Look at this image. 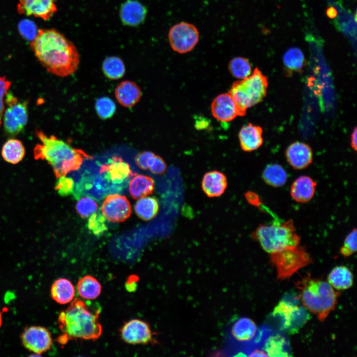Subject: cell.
<instances>
[{
    "label": "cell",
    "mask_w": 357,
    "mask_h": 357,
    "mask_svg": "<svg viewBox=\"0 0 357 357\" xmlns=\"http://www.w3.org/2000/svg\"><path fill=\"white\" fill-rule=\"evenodd\" d=\"M262 128L258 125L248 123L243 126L238 132V139L241 149L251 152L259 148L262 144Z\"/></svg>",
    "instance_id": "cell-20"
},
{
    "label": "cell",
    "mask_w": 357,
    "mask_h": 357,
    "mask_svg": "<svg viewBox=\"0 0 357 357\" xmlns=\"http://www.w3.org/2000/svg\"><path fill=\"white\" fill-rule=\"evenodd\" d=\"M283 61L285 67L290 71L301 70L305 63V60L301 50L297 47L289 48L284 53Z\"/></svg>",
    "instance_id": "cell-33"
},
{
    "label": "cell",
    "mask_w": 357,
    "mask_h": 357,
    "mask_svg": "<svg viewBox=\"0 0 357 357\" xmlns=\"http://www.w3.org/2000/svg\"><path fill=\"white\" fill-rule=\"evenodd\" d=\"M57 0H18L16 10L20 15L50 19L58 11Z\"/></svg>",
    "instance_id": "cell-14"
},
{
    "label": "cell",
    "mask_w": 357,
    "mask_h": 357,
    "mask_svg": "<svg viewBox=\"0 0 357 357\" xmlns=\"http://www.w3.org/2000/svg\"><path fill=\"white\" fill-rule=\"evenodd\" d=\"M87 227L96 236L102 235L107 230L105 217L99 211L94 212L88 219Z\"/></svg>",
    "instance_id": "cell-36"
},
{
    "label": "cell",
    "mask_w": 357,
    "mask_h": 357,
    "mask_svg": "<svg viewBox=\"0 0 357 357\" xmlns=\"http://www.w3.org/2000/svg\"><path fill=\"white\" fill-rule=\"evenodd\" d=\"M270 260L276 268L277 279L282 280L312 262L305 247L299 244L270 254Z\"/></svg>",
    "instance_id": "cell-7"
},
{
    "label": "cell",
    "mask_w": 357,
    "mask_h": 357,
    "mask_svg": "<svg viewBox=\"0 0 357 357\" xmlns=\"http://www.w3.org/2000/svg\"><path fill=\"white\" fill-rule=\"evenodd\" d=\"M1 154L3 160L6 162L17 164L24 158L25 149L20 140L11 138L4 143Z\"/></svg>",
    "instance_id": "cell-28"
},
{
    "label": "cell",
    "mask_w": 357,
    "mask_h": 357,
    "mask_svg": "<svg viewBox=\"0 0 357 357\" xmlns=\"http://www.w3.org/2000/svg\"><path fill=\"white\" fill-rule=\"evenodd\" d=\"M296 230L294 221L290 219L283 223L260 224L251 237L265 251L271 254L299 244L300 237Z\"/></svg>",
    "instance_id": "cell-5"
},
{
    "label": "cell",
    "mask_w": 357,
    "mask_h": 357,
    "mask_svg": "<svg viewBox=\"0 0 357 357\" xmlns=\"http://www.w3.org/2000/svg\"><path fill=\"white\" fill-rule=\"evenodd\" d=\"M272 315L280 320L282 330L290 334L298 333L310 318V314L303 306L284 298L275 307Z\"/></svg>",
    "instance_id": "cell-8"
},
{
    "label": "cell",
    "mask_w": 357,
    "mask_h": 357,
    "mask_svg": "<svg viewBox=\"0 0 357 357\" xmlns=\"http://www.w3.org/2000/svg\"><path fill=\"white\" fill-rule=\"evenodd\" d=\"M21 340L26 349L37 354L49 350L53 343L49 330L38 326H32L25 329L21 335Z\"/></svg>",
    "instance_id": "cell-12"
},
{
    "label": "cell",
    "mask_w": 357,
    "mask_h": 357,
    "mask_svg": "<svg viewBox=\"0 0 357 357\" xmlns=\"http://www.w3.org/2000/svg\"><path fill=\"white\" fill-rule=\"evenodd\" d=\"M297 286L303 306L320 321H323L335 309L341 294L327 282L309 277L298 282Z\"/></svg>",
    "instance_id": "cell-4"
},
{
    "label": "cell",
    "mask_w": 357,
    "mask_h": 357,
    "mask_svg": "<svg viewBox=\"0 0 357 357\" xmlns=\"http://www.w3.org/2000/svg\"><path fill=\"white\" fill-rule=\"evenodd\" d=\"M171 48L179 54L191 51L197 44L199 33L197 27L187 22H180L172 26L168 32Z\"/></svg>",
    "instance_id": "cell-10"
},
{
    "label": "cell",
    "mask_w": 357,
    "mask_h": 357,
    "mask_svg": "<svg viewBox=\"0 0 357 357\" xmlns=\"http://www.w3.org/2000/svg\"><path fill=\"white\" fill-rule=\"evenodd\" d=\"M95 109L98 116L102 119L111 118L116 110L114 102L108 97L98 98L95 103Z\"/></svg>",
    "instance_id": "cell-35"
},
{
    "label": "cell",
    "mask_w": 357,
    "mask_h": 357,
    "mask_svg": "<svg viewBox=\"0 0 357 357\" xmlns=\"http://www.w3.org/2000/svg\"><path fill=\"white\" fill-rule=\"evenodd\" d=\"M77 289L80 297L87 300H93L99 296L101 292V286L94 277L86 275L78 282Z\"/></svg>",
    "instance_id": "cell-30"
},
{
    "label": "cell",
    "mask_w": 357,
    "mask_h": 357,
    "mask_svg": "<svg viewBox=\"0 0 357 357\" xmlns=\"http://www.w3.org/2000/svg\"><path fill=\"white\" fill-rule=\"evenodd\" d=\"M211 111L213 116L222 122L232 121L239 116L236 104L229 93L216 96L211 103Z\"/></svg>",
    "instance_id": "cell-16"
},
{
    "label": "cell",
    "mask_w": 357,
    "mask_h": 357,
    "mask_svg": "<svg viewBox=\"0 0 357 357\" xmlns=\"http://www.w3.org/2000/svg\"><path fill=\"white\" fill-rule=\"evenodd\" d=\"M166 168L167 165L164 159L155 155L149 167L150 171L155 175H161L165 172Z\"/></svg>",
    "instance_id": "cell-42"
},
{
    "label": "cell",
    "mask_w": 357,
    "mask_h": 357,
    "mask_svg": "<svg viewBox=\"0 0 357 357\" xmlns=\"http://www.w3.org/2000/svg\"><path fill=\"white\" fill-rule=\"evenodd\" d=\"M244 196L246 200L250 204L259 207L262 205L261 202L257 194L252 191H247L244 194Z\"/></svg>",
    "instance_id": "cell-43"
},
{
    "label": "cell",
    "mask_w": 357,
    "mask_h": 357,
    "mask_svg": "<svg viewBox=\"0 0 357 357\" xmlns=\"http://www.w3.org/2000/svg\"><path fill=\"white\" fill-rule=\"evenodd\" d=\"M99 173L100 174H105L104 177L106 180L111 181L117 186L136 176V173L132 171L129 164L116 155L112 157L108 164L101 166Z\"/></svg>",
    "instance_id": "cell-15"
},
{
    "label": "cell",
    "mask_w": 357,
    "mask_h": 357,
    "mask_svg": "<svg viewBox=\"0 0 357 357\" xmlns=\"http://www.w3.org/2000/svg\"><path fill=\"white\" fill-rule=\"evenodd\" d=\"M115 94L118 102L124 107L129 108L135 105L140 99L141 91L134 82L125 80L116 87Z\"/></svg>",
    "instance_id": "cell-22"
},
{
    "label": "cell",
    "mask_w": 357,
    "mask_h": 357,
    "mask_svg": "<svg viewBox=\"0 0 357 357\" xmlns=\"http://www.w3.org/2000/svg\"><path fill=\"white\" fill-rule=\"evenodd\" d=\"M155 156V154L151 151H143L136 156L135 162L140 169L147 170L149 169Z\"/></svg>",
    "instance_id": "cell-40"
},
{
    "label": "cell",
    "mask_w": 357,
    "mask_h": 357,
    "mask_svg": "<svg viewBox=\"0 0 357 357\" xmlns=\"http://www.w3.org/2000/svg\"><path fill=\"white\" fill-rule=\"evenodd\" d=\"M286 157L292 168L296 170H302L312 163L313 153L308 144L297 141L290 144L287 148Z\"/></svg>",
    "instance_id": "cell-17"
},
{
    "label": "cell",
    "mask_w": 357,
    "mask_h": 357,
    "mask_svg": "<svg viewBox=\"0 0 357 357\" xmlns=\"http://www.w3.org/2000/svg\"><path fill=\"white\" fill-rule=\"evenodd\" d=\"M264 351L268 357H287L291 356L288 341L279 334L271 336L267 339Z\"/></svg>",
    "instance_id": "cell-27"
},
{
    "label": "cell",
    "mask_w": 357,
    "mask_h": 357,
    "mask_svg": "<svg viewBox=\"0 0 357 357\" xmlns=\"http://www.w3.org/2000/svg\"><path fill=\"white\" fill-rule=\"evenodd\" d=\"M11 83L5 76L0 77V126L2 123V117L4 112L5 96L8 91Z\"/></svg>",
    "instance_id": "cell-41"
},
{
    "label": "cell",
    "mask_w": 357,
    "mask_h": 357,
    "mask_svg": "<svg viewBox=\"0 0 357 357\" xmlns=\"http://www.w3.org/2000/svg\"><path fill=\"white\" fill-rule=\"evenodd\" d=\"M228 185L226 176L218 171L207 172L201 182L202 190L209 197H217L223 194Z\"/></svg>",
    "instance_id": "cell-18"
},
{
    "label": "cell",
    "mask_w": 357,
    "mask_h": 357,
    "mask_svg": "<svg viewBox=\"0 0 357 357\" xmlns=\"http://www.w3.org/2000/svg\"><path fill=\"white\" fill-rule=\"evenodd\" d=\"M8 91L4 98V103L7 107L3 115V127L7 135L15 136L24 129L27 123L28 102H19L12 92Z\"/></svg>",
    "instance_id": "cell-9"
},
{
    "label": "cell",
    "mask_w": 357,
    "mask_h": 357,
    "mask_svg": "<svg viewBox=\"0 0 357 357\" xmlns=\"http://www.w3.org/2000/svg\"><path fill=\"white\" fill-rule=\"evenodd\" d=\"M316 182L310 177L301 176L296 178L291 185L290 194L295 201L304 203L311 200L314 195Z\"/></svg>",
    "instance_id": "cell-19"
},
{
    "label": "cell",
    "mask_w": 357,
    "mask_h": 357,
    "mask_svg": "<svg viewBox=\"0 0 357 357\" xmlns=\"http://www.w3.org/2000/svg\"><path fill=\"white\" fill-rule=\"evenodd\" d=\"M159 207L157 199L153 197L145 196L140 198L134 205L137 215L145 221L154 218L158 214Z\"/></svg>",
    "instance_id": "cell-31"
},
{
    "label": "cell",
    "mask_w": 357,
    "mask_h": 357,
    "mask_svg": "<svg viewBox=\"0 0 357 357\" xmlns=\"http://www.w3.org/2000/svg\"><path fill=\"white\" fill-rule=\"evenodd\" d=\"M147 10L139 2L134 0L126 1L121 6L120 16L122 23L129 26L141 24L146 17Z\"/></svg>",
    "instance_id": "cell-21"
},
{
    "label": "cell",
    "mask_w": 357,
    "mask_h": 357,
    "mask_svg": "<svg viewBox=\"0 0 357 357\" xmlns=\"http://www.w3.org/2000/svg\"><path fill=\"white\" fill-rule=\"evenodd\" d=\"M326 14L328 17L334 18L337 16V11L333 7H330L326 10Z\"/></svg>",
    "instance_id": "cell-46"
},
{
    "label": "cell",
    "mask_w": 357,
    "mask_h": 357,
    "mask_svg": "<svg viewBox=\"0 0 357 357\" xmlns=\"http://www.w3.org/2000/svg\"><path fill=\"white\" fill-rule=\"evenodd\" d=\"M154 181L148 176L139 175L135 176L129 184V191L133 199H137L152 193Z\"/></svg>",
    "instance_id": "cell-26"
},
{
    "label": "cell",
    "mask_w": 357,
    "mask_h": 357,
    "mask_svg": "<svg viewBox=\"0 0 357 357\" xmlns=\"http://www.w3.org/2000/svg\"><path fill=\"white\" fill-rule=\"evenodd\" d=\"M2 315L1 312H0V327H1L2 324Z\"/></svg>",
    "instance_id": "cell-47"
},
{
    "label": "cell",
    "mask_w": 357,
    "mask_h": 357,
    "mask_svg": "<svg viewBox=\"0 0 357 357\" xmlns=\"http://www.w3.org/2000/svg\"><path fill=\"white\" fill-rule=\"evenodd\" d=\"M35 135L41 143L33 149L34 158L47 161L57 178L78 169L84 159L92 158L83 150L72 147L53 135L47 136L41 129H36Z\"/></svg>",
    "instance_id": "cell-3"
},
{
    "label": "cell",
    "mask_w": 357,
    "mask_h": 357,
    "mask_svg": "<svg viewBox=\"0 0 357 357\" xmlns=\"http://www.w3.org/2000/svg\"><path fill=\"white\" fill-rule=\"evenodd\" d=\"M101 211L104 216L112 222H121L131 214L129 201L123 195L114 194L107 196L104 200Z\"/></svg>",
    "instance_id": "cell-13"
},
{
    "label": "cell",
    "mask_w": 357,
    "mask_h": 357,
    "mask_svg": "<svg viewBox=\"0 0 357 357\" xmlns=\"http://www.w3.org/2000/svg\"><path fill=\"white\" fill-rule=\"evenodd\" d=\"M357 229H353L346 237L340 253L344 257H349L357 251Z\"/></svg>",
    "instance_id": "cell-38"
},
{
    "label": "cell",
    "mask_w": 357,
    "mask_h": 357,
    "mask_svg": "<svg viewBox=\"0 0 357 357\" xmlns=\"http://www.w3.org/2000/svg\"><path fill=\"white\" fill-rule=\"evenodd\" d=\"M52 298L58 303L65 304L72 301L75 296V288L67 279L60 278L56 280L51 288Z\"/></svg>",
    "instance_id": "cell-24"
},
{
    "label": "cell",
    "mask_w": 357,
    "mask_h": 357,
    "mask_svg": "<svg viewBox=\"0 0 357 357\" xmlns=\"http://www.w3.org/2000/svg\"><path fill=\"white\" fill-rule=\"evenodd\" d=\"M58 178L55 185V189L58 193L62 196L73 193L75 186L73 179L71 178L66 177V176Z\"/></svg>",
    "instance_id": "cell-39"
},
{
    "label": "cell",
    "mask_w": 357,
    "mask_h": 357,
    "mask_svg": "<svg viewBox=\"0 0 357 357\" xmlns=\"http://www.w3.org/2000/svg\"><path fill=\"white\" fill-rule=\"evenodd\" d=\"M357 127H356L353 130V131L352 132L351 137V145L352 147V148L355 151H357Z\"/></svg>",
    "instance_id": "cell-44"
},
{
    "label": "cell",
    "mask_w": 357,
    "mask_h": 357,
    "mask_svg": "<svg viewBox=\"0 0 357 357\" xmlns=\"http://www.w3.org/2000/svg\"><path fill=\"white\" fill-rule=\"evenodd\" d=\"M228 69L235 78L243 79L251 74V66L248 60L241 57L232 59L228 63Z\"/></svg>",
    "instance_id": "cell-34"
},
{
    "label": "cell",
    "mask_w": 357,
    "mask_h": 357,
    "mask_svg": "<svg viewBox=\"0 0 357 357\" xmlns=\"http://www.w3.org/2000/svg\"><path fill=\"white\" fill-rule=\"evenodd\" d=\"M101 308L78 298L73 299L69 306L59 315V328L63 333L60 341L68 340H96L102 333L99 321Z\"/></svg>",
    "instance_id": "cell-2"
},
{
    "label": "cell",
    "mask_w": 357,
    "mask_h": 357,
    "mask_svg": "<svg viewBox=\"0 0 357 357\" xmlns=\"http://www.w3.org/2000/svg\"><path fill=\"white\" fill-rule=\"evenodd\" d=\"M102 69L104 74L112 80L121 78L125 71L122 60L115 56L106 58L103 62Z\"/></svg>",
    "instance_id": "cell-32"
},
{
    "label": "cell",
    "mask_w": 357,
    "mask_h": 357,
    "mask_svg": "<svg viewBox=\"0 0 357 357\" xmlns=\"http://www.w3.org/2000/svg\"><path fill=\"white\" fill-rule=\"evenodd\" d=\"M267 87V77L257 67L247 77L233 83L228 93L236 104L239 116H244L248 108L262 101Z\"/></svg>",
    "instance_id": "cell-6"
},
{
    "label": "cell",
    "mask_w": 357,
    "mask_h": 357,
    "mask_svg": "<svg viewBox=\"0 0 357 357\" xmlns=\"http://www.w3.org/2000/svg\"><path fill=\"white\" fill-rule=\"evenodd\" d=\"M75 208L78 214L81 217L85 218L91 216L96 211L98 205L92 198L86 196L79 199L76 204Z\"/></svg>",
    "instance_id": "cell-37"
},
{
    "label": "cell",
    "mask_w": 357,
    "mask_h": 357,
    "mask_svg": "<svg viewBox=\"0 0 357 357\" xmlns=\"http://www.w3.org/2000/svg\"><path fill=\"white\" fill-rule=\"evenodd\" d=\"M328 283L338 291L347 290L353 284L352 272L345 266H337L333 268L327 276Z\"/></svg>",
    "instance_id": "cell-25"
},
{
    "label": "cell",
    "mask_w": 357,
    "mask_h": 357,
    "mask_svg": "<svg viewBox=\"0 0 357 357\" xmlns=\"http://www.w3.org/2000/svg\"><path fill=\"white\" fill-rule=\"evenodd\" d=\"M264 182L273 187H281L287 182L288 175L285 169L280 165L273 163L266 166L262 173Z\"/></svg>",
    "instance_id": "cell-29"
},
{
    "label": "cell",
    "mask_w": 357,
    "mask_h": 357,
    "mask_svg": "<svg viewBox=\"0 0 357 357\" xmlns=\"http://www.w3.org/2000/svg\"><path fill=\"white\" fill-rule=\"evenodd\" d=\"M249 357H268L265 351L255 350L248 355Z\"/></svg>",
    "instance_id": "cell-45"
},
{
    "label": "cell",
    "mask_w": 357,
    "mask_h": 357,
    "mask_svg": "<svg viewBox=\"0 0 357 357\" xmlns=\"http://www.w3.org/2000/svg\"><path fill=\"white\" fill-rule=\"evenodd\" d=\"M154 333L149 325L140 319H134L126 322L120 329V336L126 343L131 345L156 343Z\"/></svg>",
    "instance_id": "cell-11"
},
{
    "label": "cell",
    "mask_w": 357,
    "mask_h": 357,
    "mask_svg": "<svg viewBox=\"0 0 357 357\" xmlns=\"http://www.w3.org/2000/svg\"><path fill=\"white\" fill-rule=\"evenodd\" d=\"M29 46L48 72L64 77L78 67L80 58L75 46L55 29H39Z\"/></svg>",
    "instance_id": "cell-1"
},
{
    "label": "cell",
    "mask_w": 357,
    "mask_h": 357,
    "mask_svg": "<svg viewBox=\"0 0 357 357\" xmlns=\"http://www.w3.org/2000/svg\"><path fill=\"white\" fill-rule=\"evenodd\" d=\"M257 328L254 321L248 317H241L233 325L231 333L234 339L244 342L252 340L256 334Z\"/></svg>",
    "instance_id": "cell-23"
}]
</instances>
